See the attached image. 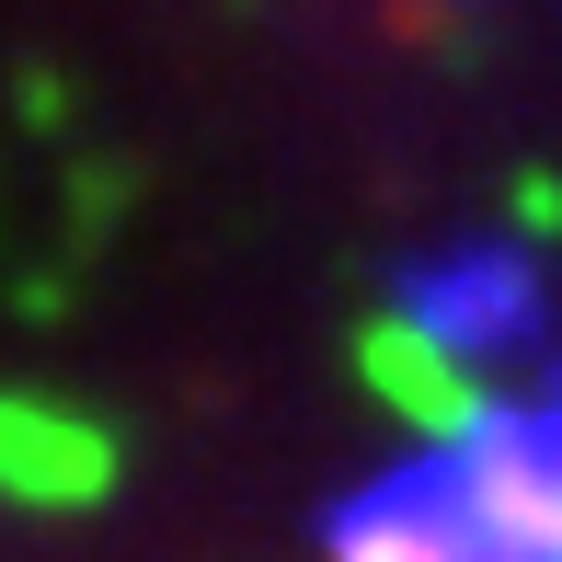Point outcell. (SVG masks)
<instances>
[{
    "instance_id": "1",
    "label": "cell",
    "mask_w": 562,
    "mask_h": 562,
    "mask_svg": "<svg viewBox=\"0 0 562 562\" xmlns=\"http://www.w3.org/2000/svg\"><path fill=\"white\" fill-rule=\"evenodd\" d=\"M391 322L414 345H437L448 368H482V356H528L551 345V288L517 241H437L402 265L391 288Z\"/></svg>"
},
{
    "instance_id": "2",
    "label": "cell",
    "mask_w": 562,
    "mask_h": 562,
    "mask_svg": "<svg viewBox=\"0 0 562 562\" xmlns=\"http://www.w3.org/2000/svg\"><path fill=\"white\" fill-rule=\"evenodd\" d=\"M448 459H459V482H471L505 562H562V368H551L540 402L471 414Z\"/></svg>"
},
{
    "instance_id": "3",
    "label": "cell",
    "mask_w": 562,
    "mask_h": 562,
    "mask_svg": "<svg viewBox=\"0 0 562 562\" xmlns=\"http://www.w3.org/2000/svg\"><path fill=\"white\" fill-rule=\"evenodd\" d=\"M322 551H334V562H505L448 448L437 459H402V471H368L356 494H334Z\"/></svg>"
}]
</instances>
